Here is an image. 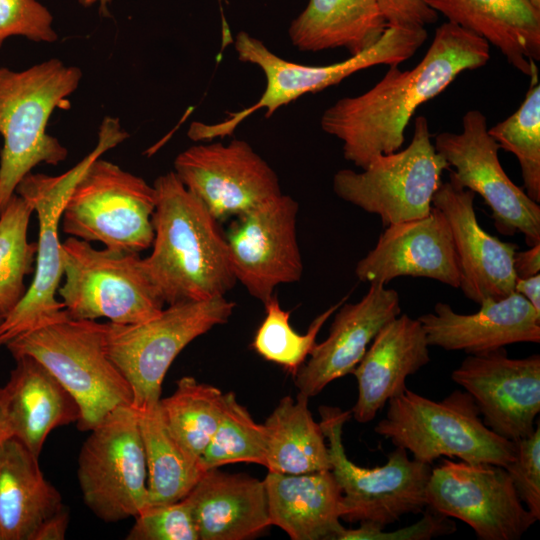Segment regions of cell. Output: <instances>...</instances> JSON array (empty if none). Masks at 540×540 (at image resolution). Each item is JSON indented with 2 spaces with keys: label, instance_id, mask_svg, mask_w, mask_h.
Returning a JSON list of instances; mask_svg holds the SVG:
<instances>
[{
  "label": "cell",
  "instance_id": "6da1fadb",
  "mask_svg": "<svg viewBox=\"0 0 540 540\" xmlns=\"http://www.w3.org/2000/svg\"><path fill=\"white\" fill-rule=\"evenodd\" d=\"M490 45L476 34L445 22L421 61L411 70L389 66L366 92L343 97L322 114V130L342 142L344 158L364 169L374 158L399 150L417 108L445 90L459 74L481 68Z\"/></svg>",
  "mask_w": 540,
  "mask_h": 540
},
{
  "label": "cell",
  "instance_id": "7a4b0ae2",
  "mask_svg": "<svg viewBox=\"0 0 540 540\" xmlns=\"http://www.w3.org/2000/svg\"><path fill=\"white\" fill-rule=\"evenodd\" d=\"M153 187L154 238L143 261L165 304L225 296L237 280L218 221L174 171Z\"/></svg>",
  "mask_w": 540,
  "mask_h": 540
},
{
  "label": "cell",
  "instance_id": "3957f363",
  "mask_svg": "<svg viewBox=\"0 0 540 540\" xmlns=\"http://www.w3.org/2000/svg\"><path fill=\"white\" fill-rule=\"evenodd\" d=\"M127 137L118 119L103 120L98 144L66 199L62 230L87 242H101L106 248L140 253L151 247L154 238L155 189L143 178L101 158Z\"/></svg>",
  "mask_w": 540,
  "mask_h": 540
},
{
  "label": "cell",
  "instance_id": "277c9868",
  "mask_svg": "<svg viewBox=\"0 0 540 540\" xmlns=\"http://www.w3.org/2000/svg\"><path fill=\"white\" fill-rule=\"evenodd\" d=\"M82 71L51 58L21 71L0 67V214L39 164L58 165L68 149L47 133L50 116L68 106Z\"/></svg>",
  "mask_w": 540,
  "mask_h": 540
},
{
  "label": "cell",
  "instance_id": "5b68a950",
  "mask_svg": "<svg viewBox=\"0 0 540 540\" xmlns=\"http://www.w3.org/2000/svg\"><path fill=\"white\" fill-rule=\"evenodd\" d=\"M427 39L425 27L389 26L379 40L350 58L325 66H309L281 58L247 32L236 35L234 47L242 62L255 64L264 73L266 87L252 106L231 113L222 122H193L188 136L194 141H211L229 136L252 113L264 109L269 118L280 107L307 93L339 84L355 72L375 65H399L411 58Z\"/></svg>",
  "mask_w": 540,
  "mask_h": 540
},
{
  "label": "cell",
  "instance_id": "8992f818",
  "mask_svg": "<svg viewBox=\"0 0 540 540\" xmlns=\"http://www.w3.org/2000/svg\"><path fill=\"white\" fill-rule=\"evenodd\" d=\"M374 431L409 451L413 459L430 465L447 456L506 467L515 456V442L484 424L465 390H454L435 401L407 388L388 401L386 417Z\"/></svg>",
  "mask_w": 540,
  "mask_h": 540
},
{
  "label": "cell",
  "instance_id": "52a82bcc",
  "mask_svg": "<svg viewBox=\"0 0 540 540\" xmlns=\"http://www.w3.org/2000/svg\"><path fill=\"white\" fill-rule=\"evenodd\" d=\"M106 323L66 319L21 334L5 346L13 358L42 363L77 401V427L90 431L120 406H133L129 383L108 356Z\"/></svg>",
  "mask_w": 540,
  "mask_h": 540
},
{
  "label": "cell",
  "instance_id": "ba28073f",
  "mask_svg": "<svg viewBox=\"0 0 540 540\" xmlns=\"http://www.w3.org/2000/svg\"><path fill=\"white\" fill-rule=\"evenodd\" d=\"M234 308L233 301L216 296L168 305L140 323H106L108 356L129 383L136 411L158 405L164 377L177 355L197 337L226 323Z\"/></svg>",
  "mask_w": 540,
  "mask_h": 540
},
{
  "label": "cell",
  "instance_id": "9c48e42d",
  "mask_svg": "<svg viewBox=\"0 0 540 540\" xmlns=\"http://www.w3.org/2000/svg\"><path fill=\"white\" fill-rule=\"evenodd\" d=\"M62 249L65 282L58 295L70 319L135 324L163 310L165 302L139 253L98 250L72 236Z\"/></svg>",
  "mask_w": 540,
  "mask_h": 540
},
{
  "label": "cell",
  "instance_id": "30bf717a",
  "mask_svg": "<svg viewBox=\"0 0 540 540\" xmlns=\"http://www.w3.org/2000/svg\"><path fill=\"white\" fill-rule=\"evenodd\" d=\"M319 412L331 471L342 491L341 519L384 529L404 515L425 510L430 464L410 459L404 448L396 447L384 465L361 467L348 458L342 440L343 426L352 417L351 411L322 406Z\"/></svg>",
  "mask_w": 540,
  "mask_h": 540
},
{
  "label": "cell",
  "instance_id": "8fae6325",
  "mask_svg": "<svg viewBox=\"0 0 540 540\" xmlns=\"http://www.w3.org/2000/svg\"><path fill=\"white\" fill-rule=\"evenodd\" d=\"M450 167L431 141L427 118L418 116L410 144L374 158L362 171L341 169L333 190L342 200L380 217L383 227L427 216Z\"/></svg>",
  "mask_w": 540,
  "mask_h": 540
},
{
  "label": "cell",
  "instance_id": "7c38bea8",
  "mask_svg": "<svg viewBox=\"0 0 540 540\" xmlns=\"http://www.w3.org/2000/svg\"><path fill=\"white\" fill-rule=\"evenodd\" d=\"M77 477L85 505L106 523L135 517L148 506L145 452L133 406L115 408L90 430Z\"/></svg>",
  "mask_w": 540,
  "mask_h": 540
},
{
  "label": "cell",
  "instance_id": "4fadbf2b",
  "mask_svg": "<svg viewBox=\"0 0 540 540\" xmlns=\"http://www.w3.org/2000/svg\"><path fill=\"white\" fill-rule=\"evenodd\" d=\"M434 146L461 186L479 194L490 207L501 234L522 233L530 247L540 243L539 203L507 176L498 156L500 147L489 134L481 111H467L461 131L437 134Z\"/></svg>",
  "mask_w": 540,
  "mask_h": 540
},
{
  "label": "cell",
  "instance_id": "5bb4252c",
  "mask_svg": "<svg viewBox=\"0 0 540 540\" xmlns=\"http://www.w3.org/2000/svg\"><path fill=\"white\" fill-rule=\"evenodd\" d=\"M89 157L59 176L31 172L16 188L15 193L31 204L38 217L36 267L24 297L0 323V346L21 334L69 318L64 304L56 298L64 276L58 231L66 199Z\"/></svg>",
  "mask_w": 540,
  "mask_h": 540
},
{
  "label": "cell",
  "instance_id": "9a60e30c",
  "mask_svg": "<svg viewBox=\"0 0 540 540\" xmlns=\"http://www.w3.org/2000/svg\"><path fill=\"white\" fill-rule=\"evenodd\" d=\"M431 510L468 524L480 540H518L537 521L508 472L487 463L443 459L426 486Z\"/></svg>",
  "mask_w": 540,
  "mask_h": 540
},
{
  "label": "cell",
  "instance_id": "2e32d148",
  "mask_svg": "<svg viewBox=\"0 0 540 540\" xmlns=\"http://www.w3.org/2000/svg\"><path fill=\"white\" fill-rule=\"evenodd\" d=\"M298 210L297 201L282 193L234 217L224 233L236 280L263 304L277 286L302 277Z\"/></svg>",
  "mask_w": 540,
  "mask_h": 540
},
{
  "label": "cell",
  "instance_id": "e0dca14e",
  "mask_svg": "<svg viewBox=\"0 0 540 540\" xmlns=\"http://www.w3.org/2000/svg\"><path fill=\"white\" fill-rule=\"evenodd\" d=\"M174 173L217 221L236 217L282 194L276 172L240 139L185 149L174 160Z\"/></svg>",
  "mask_w": 540,
  "mask_h": 540
},
{
  "label": "cell",
  "instance_id": "ac0fdd59",
  "mask_svg": "<svg viewBox=\"0 0 540 540\" xmlns=\"http://www.w3.org/2000/svg\"><path fill=\"white\" fill-rule=\"evenodd\" d=\"M452 380L474 399L484 424L518 441L531 435L540 412V356L510 358L505 347L469 354Z\"/></svg>",
  "mask_w": 540,
  "mask_h": 540
},
{
  "label": "cell",
  "instance_id": "d6986e66",
  "mask_svg": "<svg viewBox=\"0 0 540 540\" xmlns=\"http://www.w3.org/2000/svg\"><path fill=\"white\" fill-rule=\"evenodd\" d=\"M450 171V170H449ZM475 193L464 188L450 171L432 198V206L446 217L457 256L464 296L481 304L514 292L513 267L517 245L499 240L479 224L474 209Z\"/></svg>",
  "mask_w": 540,
  "mask_h": 540
},
{
  "label": "cell",
  "instance_id": "ffe728a7",
  "mask_svg": "<svg viewBox=\"0 0 540 540\" xmlns=\"http://www.w3.org/2000/svg\"><path fill=\"white\" fill-rule=\"evenodd\" d=\"M380 234L355 274L362 282L386 285L401 276L437 280L460 286V272L450 226L444 214L432 206L422 218L392 224Z\"/></svg>",
  "mask_w": 540,
  "mask_h": 540
},
{
  "label": "cell",
  "instance_id": "44dd1931",
  "mask_svg": "<svg viewBox=\"0 0 540 540\" xmlns=\"http://www.w3.org/2000/svg\"><path fill=\"white\" fill-rule=\"evenodd\" d=\"M401 314L400 296L381 283H370L356 303L336 310L328 337L316 343L295 377L299 392L313 397L332 381L352 373L377 332Z\"/></svg>",
  "mask_w": 540,
  "mask_h": 540
},
{
  "label": "cell",
  "instance_id": "7402d4cb",
  "mask_svg": "<svg viewBox=\"0 0 540 540\" xmlns=\"http://www.w3.org/2000/svg\"><path fill=\"white\" fill-rule=\"evenodd\" d=\"M419 321L429 346L478 354L515 343L540 342V313L519 293L486 300L473 314H460L444 302Z\"/></svg>",
  "mask_w": 540,
  "mask_h": 540
},
{
  "label": "cell",
  "instance_id": "603a6c76",
  "mask_svg": "<svg viewBox=\"0 0 540 540\" xmlns=\"http://www.w3.org/2000/svg\"><path fill=\"white\" fill-rule=\"evenodd\" d=\"M426 333L419 319L400 314L377 332L353 370L358 396L351 416L372 421L388 401L406 389V379L430 362Z\"/></svg>",
  "mask_w": 540,
  "mask_h": 540
},
{
  "label": "cell",
  "instance_id": "cb8c5ba5",
  "mask_svg": "<svg viewBox=\"0 0 540 540\" xmlns=\"http://www.w3.org/2000/svg\"><path fill=\"white\" fill-rule=\"evenodd\" d=\"M436 13L484 39L528 77L538 75L540 8L530 0H425Z\"/></svg>",
  "mask_w": 540,
  "mask_h": 540
},
{
  "label": "cell",
  "instance_id": "d4e9b609",
  "mask_svg": "<svg viewBox=\"0 0 540 540\" xmlns=\"http://www.w3.org/2000/svg\"><path fill=\"white\" fill-rule=\"evenodd\" d=\"M199 540H244L271 526L263 480L206 470L185 497Z\"/></svg>",
  "mask_w": 540,
  "mask_h": 540
},
{
  "label": "cell",
  "instance_id": "484cf974",
  "mask_svg": "<svg viewBox=\"0 0 540 540\" xmlns=\"http://www.w3.org/2000/svg\"><path fill=\"white\" fill-rule=\"evenodd\" d=\"M2 387L13 437L39 457L48 435L79 421L80 407L71 393L38 360L23 355Z\"/></svg>",
  "mask_w": 540,
  "mask_h": 540
},
{
  "label": "cell",
  "instance_id": "4316f807",
  "mask_svg": "<svg viewBox=\"0 0 540 540\" xmlns=\"http://www.w3.org/2000/svg\"><path fill=\"white\" fill-rule=\"evenodd\" d=\"M263 481L271 525L293 540H336L344 528L340 523L342 491L331 470L268 471Z\"/></svg>",
  "mask_w": 540,
  "mask_h": 540
},
{
  "label": "cell",
  "instance_id": "83f0119b",
  "mask_svg": "<svg viewBox=\"0 0 540 540\" xmlns=\"http://www.w3.org/2000/svg\"><path fill=\"white\" fill-rule=\"evenodd\" d=\"M38 457L11 437L0 445V540H33L43 522L63 507Z\"/></svg>",
  "mask_w": 540,
  "mask_h": 540
},
{
  "label": "cell",
  "instance_id": "f1b7e54d",
  "mask_svg": "<svg viewBox=\"0 0 540 540\" xmlns=\"http://www.w3.org/2000/svg\"><path fill=\"white\" fill-rule=\"evenodd\" d=\"M386 27L377 0H309L288 33L303 52L345 48L356 55L374 45Z\"/></svg>",
  "mask_w": 540,
  "mask_h": 540
},
{
  "label": "cell",
  "instance_id": "f546056e",
  "mask_svg": "<svg viewBox=\"0 0 540 540\" xmlns=\"http://www.w3.org/2000/svg\"><path fill=\"white\" fill-rule=\"evenodd\" d=\"M308 399L300 392L295 400L283 397L263 423L268 471L303 474L331 470L326 438L308 408Z\"/></svg>",
  "mask_w": 540,
  "mask_h": 540
},
{
  "label": "cell",
  "instance_id": "4dcf8cb0",
  "mask_svg": "<svg viewBox=\"0 0 540 540\" xmlns=\"http://www.w3.org/2000/svg\"><path fill=\"white\" fill-rule=\"evenodd\" d=\"M143 441L148 505L169 504L184 499L205 472L169 432L156 407L137 411Z\"/></svg>",
  "mask_w": 540,
  "mask_h": 540
},
{
  "label": "cell",
  "instance_id": "1f68e13d",
  "mask_svg": "<svg viewBox=\"0 0 540 540\" xmlns=\"http://www.w3.org/2000/svg\"><path fill=\"white\" fill-rule=\"evenodd\" d=\"M159 408L173 438L199 463L221 419L224 393L215 386L185 376L177 381L173 394L160 398Z\"/></svg>",
  "mask_w": 540,
  "mask_h": 540
},
{
  "label": "cell",
  "instance_id": "d6a6232c",
  "mask_svg": "<svg viewBox=\"0 0 540 540\" xmlns=\"http://www.w3.org/2000/svg\"><path fill=\"white\" fill-rule=\"evenodd\" d=\"M33 207L16 193L0 214V313L9 314L24 297V280L33 271L37 244L28 242Z\"/></svg>",
  "mask_w": 540,
  "mask_h": 540
},
{
  "label": "cell",
  "instance_id": "836d02e7",
  "mask_svg": "<svg viewBox=\"0 0 540 540\" xmlns=\"http://www.w3.org/2000/svg\"><path fill=\"white\" fill-rule=\"evenodd\" d=\"M248 462L265 466L266 431L256 423L233 392L224 393V409L219 424L199 464L203 471Z\"/></svg>",
  "mask_w": 540,
  "mask_h": 540
},
{
  "label": "cell",
  "instance_id": "e575fe53",
  "mask_svg": "<svg viewBox=\"0 0 540 540\" xmlns=\"http://www.w3.org/2000/svg\"><path fill=\"white\" fill-rule=\"evenodd\" d=\"M348 296L318 315L305 334L290 325V311L284 310L272 296L263 305L265 318L256 331L252 346L265 360L276 363L295 375L316 345V337L325 322L347 300Z\"/></svg>",
  "mask_w": 540,
  "mask_h": 540
},
{
  "label": "cell",
  "instance_id": "d590c367",
  "mask_svg": "<svg viewBox=\"0 0 540 540\" xmlns=\"http://www.w3.org/2000/svg\"><path fill=\"white\" fill-rule=\"evenodd\" d=\"M519 108L505 120L488 128L500 148L518 160L526 194L540 202V84L538 75Z\"/></svg>",
  "mask_w": 540,
  "mask_h": 540
},
{
  "label": "cell",
  "instance_id": "8d00e7d4",
  "mask_svg": "<svg viewBox=\"0 0 540 540\" xmlns=\"http://www.w3.org/2000/svg\"><path fill=\"white\" fill-rule=\"evenodd\" d=\"M127 540H199L192 508L186 498L148 505L135 517Z\"/></svg>",
  "mask_w": 540,
  "mask_h": 540
},
{
  "label": "cell",
  "instance_id": "74e56055",
  "mask_svg": "<svg viewBox=\"0 0 540 540\" xmlns=\"http://www.w3.org/2000/svg\"><path fill=\"white\" fill-rule=\"evenodd\" d=\"M53 22L50 10L38 0H0V49L12 36L34 42L56 41Z\"/></svg>",
  "mask_w": 540,
  "mask_h": 540
},
{
  "label": "cell",
  "instance_id": "f35d334b",
  "mask_svg": "<svg viewBox=\"0 0 540 540\" xmlns=\"http://www.w3.org/2000/svg\"><path fill=\"white\" fill-rule=\"evenodd\" d=\"M504 468L520 500L538 521L540 519V424L538 420L531 435L515 441L514 459Z\"/></svg>",
  "mask_w": 540,
  "mask_h": 540
},
{
  "label": "cell",
  "instance_id": "ab89813d",
  "mask_svg": "<svg viewBox=\"0 0 540 540\" xmlns=\"http://www.w3.org/2000/svg\"><path fill=\"white\" fill-rule=\"evenodd\" d=\"M456 531V524L449 517L425 508L423 517L416 523L394 531L368 523H360L356 529L343 528L336 540H429Z\"/></svg>",
  "mask_w": 540,
  "mask_h": 540
},
{
  "label": "cell",
  "instance_id": "60d3db41",
  "mask_svg": "<svg viewBox=\"0 0 540 540\" xmlns=\"http://www.w3.org/2000/svg\"><path fill=\"white\" fill-rule=\"evenodd\" d=\"M389 26L425 27L436 22L438 14L425 0H377Z\"/></svg>",
  "mask_w": 540,
  "mask_h": 540
},
{
  "label": "cell",
  "instance_id": "b9f144b4",
  "mask_svg": "<svg viewBox=\"0 0 540 540\" xmlns=\"http://www.w3.org/2000/svg\"><path fill=\"white\" fill-rule=\"evenodd\" d=\"M69 524V511L63 506L46 519L34 535L33 540H63Z\"/></svg>",
  "mask_w": 540,
  "mask_h": 540
},
{
  "label": "cell",
  "instance_id": "7bdbcfd3",
  "mask_svg": "<svg viewBox=\"0 0 540 540\" xmlns=\"http://www.w3.org/2000/svg\"><path fill=\"white\" fill-rule=\"evenodd\" d=\"M513 267L517 278H527L540 273V243L528 250L515 252Z\"/></svg>",
  "mask_w": 540,
  "mask_h": 540
},
{
  "label": "cell",
  "instance_id": "ee69618b",
  "mask_svg": "<svg viewBox=\"0 0 540 540\" xmlns=\"http://www.w3.org/2000/svg\"><path fill=\"white\" fill-rule=\"evenodd\" d=\"M514 292L522 295L540 313V273L527 278H516Z\"/></svg>",
  "mask_w": 540,
  "mask_h": 540
},
{
  "label": "cell",
  "instance_id": "f6af8a7d",
  "mask_svg": "<svg viewBox=\"0 0 540 540\" xmlns=\"http://www.w3.org/2000/svg\"><path fill=\"white\" fill-rule=\"evenodd\" d=\"M13 437L12 429L8 420L4 394L2 387L0 388V445L7 439Z\"/></svg>",
  "mask_w": 540,
  "mask_h": 540
},
{
  "label": "cell",
  "instance_id": "bcb514c9",
  "mask_svg": "<svg viewBox=\"0 0 540 540\" xmlns=\"http://www.w3.org/2000/svg\"><path fill=\"white\" fill-rule=\"evenodd\" d=\"M78 2L83 7L98 6L99 12L102 16L109 15L111 0H78Z\"/></svg>",
  "mask_w": 540,
  "mask_h": 540
},
{
  "label": "cell",
  "instance_id": "7dc6e473",
  "mask_svg": "<svg viewBox=\"0 0 540 540\" xmlns=\"http://www.w3.org/2000/svg\"><path fill=\"white\" fill-rule=\"evenodd\" d=\"M537 8H540V0H530Z\"/></svg>",
  "mask_w": 540,
  "mask_h": 540
},
{
  "label": "cell",
  "instance_id": "c3c4849f",
  "mask_svg": "<svg viewBox=\"0 0 540 540\" xmlns=\"http://www.w3.org/2000/svg\"><path fill=\"white\" fill-rule=\"evenodd\" d=\"M2 320H3V316H2V314L0 313V323L2 322Z\"/></svg>",
  "mask_w": 540,
  "mask_h": 540
}]
</instances>
